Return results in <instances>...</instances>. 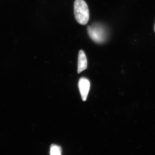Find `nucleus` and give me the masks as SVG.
Returning <instances> with one entry per match:
<instances>
[{
    "instance_id": "39448f33",
    "label": "nucleus",
    "mask_w": 155,
    "mask_h": 155,
    "mask_svg": "<svg viewBox=\"0 0 155 155\" xmlns=\"http://www.w3.org/2000/svg\"><path fill=\"white\" fill-rule=\"evenodd\" d=\"M50 155H62V150L61 147L58 145H51L50 148Z\"/></svg>"
},
{
    "instance_id": "f257e3e1",
    "label": "nucleus",
    "mask_w": 155,
    "mask_h": 155,
    "mask_svg": "<svg viewBox=\"0 0 155 155\" xmlns=\"http://www.w3.org/2000/svg\"><path fill=\"white\" fill-rule=\"evenodd\" d=\"M75 19L81 25H85L89 19V11L84 0H75L74 4Z\"/></svg>"
},
{
    "instance_id": "423d86ee",
    "label": "nucleus",
    "mask_w": 155,
    "mask_h": 155,
    "mask_svg": "<svg viewBox=\"0 0 155 155\" xmlns=\"http://www.w3.org/2000/svg\"><path fill=\"white\" fill-rule=\"evenodd\" d=\"M154 30H155V25H154Z\"/></svg>"
},
{
    "instance_id": "7ed1b4c3",
    "label": "nucleus",
    "mask_w": 155,
    "mask_h": 155,
    "mask_svg": "<svg viewBox=\"0 0 155 155\" xmlns=\"http://www.w3.org/2000/svg\"><path fill=\"white\" fill-rule=\"evenodd\" d=\"M78 87L80 91L81 98L84 101L87 98L90 88V82L89 81L85 78H81L79 79L78 82Z\"/></svg>"
},
{
    "instance_id": "20e7f679",
    "label": "nucleus",
    "mask_w": 155,
    "mask_h": 155,
    "mask_svg": "<svg viewBox=\"0 0 155 155\" xmlns=\"http://www.w3.org/2000/svg\"><path fill=\"white\" fill-rule=\"evenodd\" d=\"M87 68V60L86 55L83 50H80L78 53V72H80L85 70Z\"/></svg>"
},
{
    "instance_id": "f03ea898",
    "label": "nucleus",
    "mask_w": 155,
    "mask_h": 155,
    "mask_svg": "<svg viewBox=\"0 0 155 155\" xmlns=\"http://www.w3.org/2000/svg\"><path fill=\"white\" fill-rule=\"evenodd\" d=\"M87 31L89 36L96 43H103L107 40V31L101 24L95 23L92 25H89Z\"/></svg>"
}]
</instances>
